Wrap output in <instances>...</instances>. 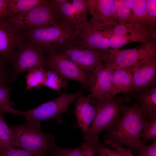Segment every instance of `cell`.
Instances as JSON below:
<instances>
[{
	"instance_id": "24",
	"label": "cell",
	"mask_w": 156,
	"mask_h": 156,
	"mask_svg": "<svg viewBox=\"0 0 156 156\" xmlns=\"http://www.w3.org/2000/svg\"><path fill=\"white\" fill-rule=\"evenodd\" d=\"M25 76L27 86L25 91L34 87L43 86L46 73V70L42 67H38L31 69Z\"/></svg>"
},
{
	"instance_id": "35",
	"label": "cell",
	"mask_w": 156,
	"mask_h": 156,
	"mask_svg": "<svg viewBox=\"0 0 156 156\" xmlns=\"http://www.w3.org/2000/svg\"><path fill=\"white\" fill-rule=\"evenodd\" d=\"M146 4L148 15L153 23L156 25V0H146Z\"/></svg>"
},
{
	"instance_id": "4",
	"label": "cell",
	"mask_w": 156,
	"mask_h": 156,
	"mask_svg": "<svg viewBox=\"0 0 156 156\" xmlns=\"http://www.w3.org/2000/svg\"><path fill=\"white\" fill-rule=\"evenodd\" d=\"M130 100L128 97L107 100L91 99L90 103L95 109V114L92 125L84 137L85 140L94 138L103 130L113 126L120 118L124 104L129 103Z\"/></svg>"
},
{
	"instance_id": "1",
	"label": "cell",
	"mask_w": 156,
	"mask_h": 156,
	"mask_svg": "<svg viewBox=\"0 0 156 156\" xmlns=\"http://www.w3.org/2000/svg\"><path fill=\"white\" fill-rule=\"evenodd\" d=\"M118 121L107 130L106 140L116 144L125 146L138 153L144 145L140 140L144 118L139 104L132 106L124 105Z\"/></svg>"
},
{
	"instance_id": "36",
	"label": "cell",
	"mask_w": 156,
	"mask_h": 156,
	"mask_svg": "<svg viewBox=\"0 0 156 156\" xmlns=\"http://www.w3.org/2000/svg\"><path fill=\"white\" fill-rule=\"evenodd\" d=\"M105 143L106 145H108L115 148L125 156H135L132 154V151L128 148H125L122 146L116 144L108 140H105Z\"/></svg>"
},
{
	"instance_id": "33",
	"label": "cell",
	"mask_w": 156,
	"mask_h": 156,
	"mask_svg": "<svg viewBox=\"0 0 156 156\" xmlns=\"http://www.w3.org/2000/svg\"><path fill=\"white\" fill-rule=\"evenodd\" d=\"M80 146L83 156H95V151L92 139L85 140Z\"/></svg>"
},
{
	"instance_id": "29",
	"label": "cell",
	"mask_w": 156,
	"mask_h": 156,
	"mask_svg": "<svg viewBox=\"0 0 156 156\" xmlns=\"http://www.w3.org/2000/svg\"><path fill=\"white\" fill-rule=\"evenodd\" d=\"M92 139L95 153L98 156H125L116 150H111L103 146L98 136Z\"/></svg>"
},
{
	"instance_id": "3",
	"label": "cell",
	"mask_w": 156,
	"mask_h": 156,
	"mask_svg": "<svg viewBox=\"0 0 156 156\" xmlns=\"http://www.w3.org/2000/svg\"><path fill=\"white\" fill-rule=\"evenodd\" d=\"M25 119L23 124L10 127L17 147L34 154L52 152L56 147L53 135L43 132L39 122Z\"/></svg>"
},
{
	"instance_id": "27",
	"label": "cell",
	"mask_w": 156,
	"mask_h": 156,
	"mask_svg": "<svg viewBox=\"0 0 156 156\" xmlns=\"http://www.w3.org/2000/svg\"><path fill=\"white\" fill-rule=\"evenodd\" d=\"M11 88L6 85L0 86V110L5 113L16 114L17 110L12 108L11 106L14 104L10 99L12 91Z\"/></svg>"
},
{
	"instance_id": "34",
	"label": "cell",
	"mask_w": 156,
	"mask_h": 156,
	"mask_svg": "<svg viewBox=\"0 0 156 156\" xmlns=\"http://www.w3.org/2000/svg\"><path fill=\"white\" fill-rule=\"evenodd\" d=\"M138 156H156V142L153 144L142 146L138 153Z\"/></svg>"
},
{
	"instance_id": "10",
	"label": "cell",
	"mask_w": 156,
	"mask_h": 156,
	"mask_svg": "<svg viewBox=\"0 0 156 156\" xmlns=\"http://www.w3.org/2000/svg\"><path fill=\"white\" fill-rule=\"evenodd\" d=\"M23 44L17 49L11 61L13 63V70L10 82L15 81L18 75L38 67L46 70L47 66L44 54L36 45L30 42Z\"/></svg>"
},
{
	"instance_id": "12",
	"label": "cell",
	"mask_w": 156,
	"mask_h": 156,
	"mask_svg": "<svg viewBox=\"0 0 156 156\" xmlns=\"http://www.w3.org/2000/svg\"><path fill=\"white\" fill-rule=\"evenodd\" d=\"M114 0H87L91 19L88 21L97 28L118 23L114 5Z\"/></svg>"
},
{
	"instance_id": "14",
	"label": "cell",
	"mask_w": 156,
	"mask_h": 156,
	"mask_svg": "<svg viewBox=\"0 0 156 156\" xmlns=\"http://www.w3.org/2000/svg\"><path fill=\"white\" fill-rule=\"evenodd\" d=\"M72 43L92 48L105 50L110 47L109 39L100 28L91 26L88 21L80 25L75 30Z\"/></svg>"
},
{
	"instance_id": "21",
	"label": "cell",
	"mask_w": 156,
	"mask_h": 156,
	"mask_svg": "<svg viewBox=\"0 0 156 156\" xmlns=\"http://www.w3.org/2000/svg\"><path fill=\"white\" fill-rule=\"evenodd\" d=\"M134 98L139 102L143 116L147 121L156 118V87L138 92Z\"/></svg>"
},
{
	"instance_id": "15",
	"label": "cell",
	"mask_w": 156,
	"mask_h": 156,
	"mask_svg": "<svg viewBox=\"0 0 156 156\" xmlns=\"http://www.w3.org/2000/svg\"><path fill=\"white\" fill-rule=\"evenodd\" d=\"M24 36L7 19L0 21V58L11 60L17 49L22 45Z\"/></svg>"
},
{
	"instance_id": "32",
	"label": "cell",
	"mask_w": 156,
	"mask_h": 156,
	"mask_svg": "<svg viewBox=\"0 0 156 156\" xmlns=\"http://www.w3.org/2000/svg\"><path fill=\"white\" fill-rule=\"evenodd\" d=\"M5 60L0 58V86L3 85H6V82L8 79L10 70L6 65Z\"/></svg>"
},
{
	"instance_id": "5",
	"label": "cell",
	"mask_w": 156,
	"mask_h": 156,
	"mask_svg": "<svg viewBox=\"0 0 156 156\" xmlns=\"http://www.w3.org/2000/svg\"><path fill=\"white\" fill-rule=\"evenodd\" d=\"M7 20L17 30L23 33L33 28L63 22L54 10L51 0Z\"/></svg>"
},
{
	"instance_id": "16",
	"label": "cell",
	"mask_w": 156,
	"mask_h": 156,
	"mask_svg": "<svg viewBox=\"0 0 156 156\" xmlns=\"http://www.w3.org/2000/svg\"><path fill=\"white\" fill-rule=\"evenodd\" d=\"M130 68L133 78L130 92H142L155 85L156 57L140 63Z\"/></svg>"
},
{
	"instance_id": "37",
	"label": "cell",
	"mask_w": 156,
	"mask_h": 156,
	"mask_svg": "<svg viewBox=\"0 0 156 156\" xmlns=\"http://www.w3.org/2000/svg\"><path fill=\"white\" fill-rule=\"evenodd\" d=\"M9 18L7 0H0V21L7 20Z\"/></svg>"
},
{
	"instance_id": "20",
	"label": "cell",
	"mask_w": 156,
	"mask_h": 156,
	"mask_svg": "<svg viewBox=\"0 0 156 156\" xmlns=\"http://www.w3.org/2000/svg\"><path fill=\"white\" fill-rule=\"evenodd\" d=\"M155 31L139 29L133 32L122 36H109L110 47L113 49H119L129 43L139 42L146 43L155 41Z\"/></svg>"
},
{
	"instance_id": "23",
	"label": "cell",
	"mask_w": 156,
	"mask_h": 156,
	"mask_svg": "<svg viewBox=\"0 0 156 156\" xmlns=\"http://www.w3.org/2000/svg\"><path fill=\"white\" fill-rule=\"evenodd\" d=\"M4 113L0 110V149L14 148L17 147L16 144L10 127L5 121Z\"/></svg>"
},
{
	"instance_id": "38",
	"label": "cell",
	"mask_w": 156,
	"mask_h": 156,
	"mask_svg": "<svg viewBox=\"0 0 156 156\" xmlns=\"http://www.w3.org/2000/svg\"><path fill=\"white\" fill-rule=\"evenodd\" d=\"M53 152L51 153V154L49 156H53Z\"/></svg>"
},
{
	"instance_id": "7",
	"label": "cell",
	"mask_w": 156,
	"mask_h": 156,
	"mask_svg": "<svg viewBox=\"0 0 156 156\" xmlns=\"http://www.w3.org/2000/svg\"><path fill=\"white\" fill-rule=\"evenodd\" d=\"M84 92L81 90L73 94L63 92L54 100L35 108L24 112L18 110L16 114L23 116L25 118L38 122L56 118L68 111L69 105Z\"/></svg>"
},
{
	"instance_id": "31",
	"label": "cell",
	"mask_w": 156,
	"mask_h": 156,
	"mask_svg": "<svg viewBox=\"0 0 156 156\" xmlns=\"http://www.w3.org/2000/svg\"><path fill=\"white\" fill-rule=\"evenodd\" d=\"M53 153V156H83L81 146L74 149L61 148L56 146Z\"/></svg>"
},
{
	"instance_id": "25",
	"label": "cell",
	"mask_w": 156,
	"mask_h": 156,
	"mask_svg": "<svg viewBox=\"0 0 156 156\" xmlns=\"http://www.w3.org/2000/svg\"><path fill=\"white\" fill-rule=\"evenodd\" d=\"M57 73L51 69L46 70L45 78L43 86L47 87L60 92L65 89L67 81L64 78L60 77Z\"/></svg>"
},
{
	"instance_id": "9",
	"label": "cell",
	"mask_w": 156,
	"mask_h": 156,
	"mask_svg": "<svg viewBox=\"0 0 156 156\" xmlns=\"http://www.w3.org/2000/svg\"><path fill=\"white\" fill-rule=\"evenodd\" d=\"M107 63L115 67L131 68L151 58L156 57L155 41L143 44L133 49H107Z\"/></svg>"
},
{
	"instance_id": "18",
	"label": "cell",
	"mask_w": 156,
	"mask_h": 156,
	"mask_svg": "<svg viewBox=\"0 0 156 156\" xmlns=\"http://www.w3.org/2000/svg\"><path fill=\"white\" fill-rule=\"evenodd\" d=\"M132 10L131 24L139 28L148 31H155V25L148 13L145 0H126Z\"/></svg>"
},
{
	"instance_id": "22",
	"label": "cell",
	"mask_w": 156,
	"mask_h": 156,
	"mask_svg": "<svg viewBox=\"0 0 156 156\" xmlns=\"http://www.w3.org/2000/svg\"><path fill=\"white\" fill-rule=\"evenodd\" d=\"M48 0H7L9 18L28 11L40 5L47 3Z\"/></svg>"
},
{
	"instance_id": "11",
	"label": "cell",
	"mask_w": 156,
	"mask_h": 156,
	"mask_svg": "<svg viewBox=\"0 0 156 156\" xmlns=\"http://www.w3.org/2000/svg\"><path fill=\"white\" fill-rule=\"evenodd\" d=\"M53 8L62 21L74 31L87 22V0H51Z\"/></svg>"
},
{
	"instance_id": "28",
	"label": "cell",
	"mask_w": 156,
	"mask_h": 156,
	"mask_svg": "<svg viewBox=\"0 0 156 156\" xmlns=\"http://www.w3.org/2000/svg\"><path fill=\"white\" fill-rule=\"evenodd\" d=\"M143 129L142 138L144 145L150 140L153 139V142H156V118L148 121L144 118Z\"/></svg>"
},
{
	"instance_id": "19",
	"label": "cell",
	"mask_w": 156,
	"mask_h": 156,
	"mask_svg": "<svg viewBox=\"0 0 156 156\" xmlns=\"http://www.w3.org/2000/svg\"><path fill=\"white\" fill-rule=\"evenodd\" d=\"M133 81L130 68L115 67L112 74V98H115L119 93L130 92Z\"/></svg>"
},
{
	"instance_id": "6",
	"label": "cell",
	"mask_w": 156,
	"mask_h": 156,
	"mask_svg": "<svg viewBox=\"0 0 156 156\" xmlns=\"http://www.w3.org/2000/svg\"><path fill=\"white\" fill-rule=\"evenodd\" d=\"M59 50L69 59L92 75L101 64L107 62L109 52L71 43Z\"/></svg>"
},
{
	"instance_id": "2",
	"label": "cell",
	"mask_w": 156,
	"mask_h": 156,
	"mask_svg": "<svg viewBox=\"0 0 156 156\" xmlns=\"http://www.w3.org/2000/svg\"><path fill=\"white\" fill-rule=\"evenodd\" d=\"M23 33L44 54L70 44L75 35V31L62 22L33 28Z\"/></svg>"
},
{
	"instance_id": "17",
	"label": "cell",
	"mask_w": 156,
	"mask_h": 156,
	"mask_svg": "<svg viewBox=\"0 0 156 156\" xmlns=\"http://www.w3.org/2000/svg\"><path fill=\"white\" fill-rule=\"evenodd\" d=\"M75 104L74 113L77 126L82 131L84 137L88 133L89 127L95 114L94 107L90 103V99L82 95L77 99Z\"/></svg>"
},
{
	"instance_id": "8",
	"label": "cell",
	"mask_w": 156,
	"mask_h": 156,
	"mask_svg": "<svg viewBox=\"0 0 156 156\" xmlns=\"http://www.w3.org/2000/svg\"><path fill=\"white\" fill-rule=\"evenodd\" d=\"M47 65L64 79H71L81 83L84 87L90 86L92 75L69 59L57 49L47 53Z\"/></svg>"
},
{
	"instance_id": "13",
	"label": "cell",
	"mask_w": 156,
	"mask_h": 156,
	"mask_svg": "<svg viewBox=\"0 0 156 156\" xmlns=\"http://www.w3.org/2000/svg\"><path fill=\"white\" fill-rule=\"evenodd\" d=\"M115 67L112 64L105 63L100 65L92 76L90 99L107 100L112 99V74Z\"/></svg>"
},
{
	"instance_id": "30",
	"label": "cell",
	"mask_w": 156,
	"mask_h": 156,
	"mask_svg": "<svg viewBox=\"0 0 156 156\" xmlns=\"http://www.w3.org/2000/svg\"><path fill=\"white\" fill-rule=\"evenodd\" d=\"M46 153L34 154L23 149L15 148L0 149V156H47Z\"/></svg>"
},
{
	"instance_id": "26",
	"label": "cell",
	"mask_w": 156,
	"mask_h": 156,
	"mask_svg": "<svg viewBox=\"0 0 156 156\" xmlns=\"http://www.w3.org/2000/svg\"><path fill=\"white\" fill-rule=\"evenodd\" d=\"M114 5L118 23L125 24L131 23V11L126 0H114Z\"/></svg>"
}]
</instances>
